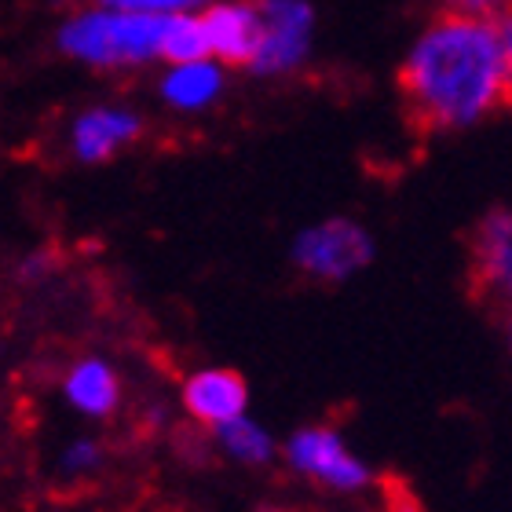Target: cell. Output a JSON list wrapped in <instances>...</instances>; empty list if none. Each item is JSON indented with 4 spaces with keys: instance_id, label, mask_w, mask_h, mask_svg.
I'll use <instances>...</instances> for the list:
<instances>
[{
    "instance_id": "30bf717a",
    "label": "cell",
    "mask_w": 512,
    "mask_h": 512,
    "mask_svg": "<svg viewBox=\"0 0 512 512\" xmlns=\"http://www.w3.org/2000/svg\"><path fill=\"white\" fill-rule=\"evenodd\" d=\"M63 392H66V403L74 406L77 414L110 417L121 403V377L107 359L88 355V359H77L66 370Z\"/></svg>"
},
{
    "instance_id": "7c38bea8",
    "label": "cell",
    "mask_w": 512,
    "mask_h": 512,
    "mask_svg": "<svg viewBox=\"0 0 512 512\" xmlns=\"http://www.w3.org/2000/svg\"><path fill=\"white\" fill-rule=\"evenodd\" d=\"M213 432H216V439H220L224 454H231V458L242 461V465H267V461L275 458V439H271V432L246 414L231 417V421H224V425L213 428Z\"/></svg>"
},
{
    "instance_id": "277c9868",
    "label": "cell",
    "mask_w": 512,
    "mask_h": 512,
    "mask_svg": "<svg viewBox=\"0 0 512 512\" xmlns=\"http://www.w3.org/2000/svg\"><path fill=\"white\" fill-rule=\"evenodd\" d=\"M289 469L315 480L326 491L355 494L370 483V469L344 447V439L333 428H300L286 443Z\"/></svg>"
},
{
    "instance_id": "9c48e42d",
    "label": "cell",
    "mask_w": 512,
    "mask_h": 512,
    "mask_svg": "<svg viewBox=\"0 0 512 512\" xmlns=\"http://www.w3.org/2000/svg\"><path fill=\"white\" fill-rule=\"evenodd\" d=\"M472 271L480 293L509 297L512 282V216L509 209H491L476 227V246H472Z\"/></svg>"
},
{
    "instance_id": "ba28073f",
    "label": "cell",
    "mask_w": 512,
    "mask_h": 512,
    "mask_svg": "<svg viewBox=\"0 0 512 512\" xmlns=\"http://www.w3.org/2000/svg\"><path fill=\"white\" fill-rule=\"evenodd\" d=\"M143 136V118L136 110L121 107H96L85 110L70 128V150L77 161L85 165H99V161L114 158L121 147L136 143Z\"/></svg>"
},
{
    "instance_id": "3957f363",
    "label": "cell",
    "mask_w": 512,
    "mask_h": 512,
    "mask_svg": "<svg viewBox=\"0 0 512 512\" xmlns=\"http://www.w3.org/2000/svg\"><path fill=\"white\" fill-rule=\"evenodd\" d=\"M370 260H374V238L366 235L363 224L344 216L308 227L293 242V264L319 282H344L355 271H363Z\"/></svg>"
},
{
    "instance_id": "5b68a950",
    "label": "cell",
    "mask_w": 512,
    "mask_h": 512,
    "mask_svg": "<svg viewBox=\"0 0 512 512\" xmlns=\"http://www.w3.org/2000/svg\"><path fill=\"white\" fill-rule=\"evenodd\" d=\"M260 8V44L249 70L253 74H289L304 63L311 48L315 15L304 0H256Z\"/></svg>"
},
{
    "instance_id": "2e32d148",
    "label": "cell",
    "mask_w": 512,
    "mask_h": 512,
    "mask_svg": "<svg viewBox=\"0 0 512 512\" xmlns=\"http://www.w3.org/2000/svg\"><path fill=\"white\" fill-rule=\"evenodd\" d=\"M450 11H461V15H498L505 0H447Z\"/></svg>"
},
{
    "instance_id": "9a60e30c",
    "label": "cell",
    "mask_w": 512,
    "mask_h": 512,
    "mask_svg": "<svg viewBox=\"0 0 512 512\" xmlns=\"http://www.w3.org/2000/svg\"><path fill=\"white\" fill-rule=\"evenodd\" d=\"M114 11H143V15H180V11L202 8L209 0H99Z\"/></svg>"
},
{
    "instance_id": "8992f818",
    "label": "cell",
    "mask_w": 512,
    "mask_h": 512,
    "mask_svg": "<svg viewBox=\"0 0 512 512\" xmlns=\"http://www.w3.org/2000/svg\"><path fill=\"white\" fill-rule=\"evenodd\" d=\"M180 403L194 425L220 428L231 417L246 414L249 388L242 381V374H235V370H227V366H205V370H194L183 381Z\"/></svg>"
},
{
    "instance_id": "e0dca14e",
    "label": "cell",
    "mask_w": 512,
    "mask_h": 512,
    "mask_svg": "<svg viewBox=\"0 0 512 512\" xmlns=\"http://www.w3.org/2000/svg\"><path fill=\"white\" fill-rule=\"evenodd\" d=\"M52 267H55L52 253H30V256H26V260H22L19 275L26 278V282H33V278H44V275H48Z\"/></svg>"
},
{
    "instance_id": "5bb4252c",
    "label": "cell",
    "mask_w": 512,
    "mask_h": 512,
    "mask_svg": "<svg viewBox=\"0 0 512 512\" xmlns=\"http://www.w3.org/2000/svg\"><path fill=\"white\" fill-rule=\"evenodd\" d=\"M103 465V447L96 439H77L63 450V472L66 476H88Z\"/></svg>"
},
{
    "instance_id": "4fadbf2b",
    "label": "cell",
    "mask_w": 512,
    "mask_h": 512,
    "mask_svg": "<svg viewBox=\"0 0 512 512\" xmlns=\"http://www.w3.org/2000/svg\"><path fill=\"white\" fill-rule=\"evenodd\" d=\"M158 59L176 63H194V59H209V44H205L202 19L191 11L180 15H161V33H158Z\"/></svg>"
},
{
    "instance_id": "6da1fadb",
    "label": "cell",
    "mask_w": 512,
    "mask_h": 512,
    "mask_svg": "<svg viewBox=\"0 0 512 512\" xmlns=\"http://www.w3.org/2000/svg\"><path fill=\"white\" fill-rule=\"evenodd\" d=\"M509 19L443 11L399 70L406 110L425 132H454L509 103Z\"/></svg>"
},
{
    "instance_id": "7a4b0ae2",
    "label": "cell",
    "mask_w": 512,
    "mask_h": 512,
    "mask_svg": "<svg viewBox=\"0 0 512 512\" xmlns=\"http://www.w3.org/2000/svg\"><path fill=\"white\" fill-rule=\"evenodd\" d=\"M161 15L143 11H81L66 22L59 33V48L70 59H81L99 70H121V66H143L158 59Z\"/></svg>"
},
{
    "instance_id": "52a82bcc",
    "label": "cell",
    "mask_w": 512,
    "mask_h": 512,
    "mask_svg": "<svg viewBox=\"0 0 512 512\" xmlns=\"http://www.w3.org/2000/svg\"><path fill=\"white\" fill-rule=\"evenodd\" d=\"M202 30L209 55H216L227 66H249L260 44V8L256 0L213 4L202 15Z\"/></svg>"
},
{
    "instance_id": "8fae6325",
    "label": "cell",
    "mask_w": 512,
    "mask_h": 512,
    "mask_svg": "<svg viewBox=\"0 0 512 512\" xmlns=\"http://www.w3.org/2000/svg\"><path fill=\"white\" fill-rule=\"evenodd\" d=\"M224 88V70L213 59H194V63H176L161 77V96L176 110H202L209 107Z\"/></svg>"
}]
</instances>
